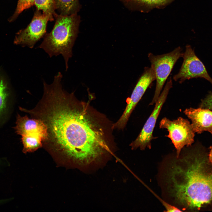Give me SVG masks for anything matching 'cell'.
Wrapping results in <instances>:
<instances>
[{"label":"cell","mask_w":212,"mask_h":212,"mask_svg":"<svg viewBox=\"0 0 212 212\" xmlns=\"http://www.w3.org/2000/svg\"><path fill=\"white\" fill-rule=\"evenodd\" d=\"M172 87L171 77L168 80L157 102L151 115L147 120L139 135L131 144L132 148H139L143 150L146 148L150 149L151 141L154 139L153 132L157 119L162 107L166 99L169 91Z\"/></svg>","instance_id":"8992f818"},{"label":"cell","mask_w":212,"mask_h":212,"mask_svg":"<svg viewBox=\"0 0 212 212\" xmlns=\"http://www.w3.org/2000/svg\"><path fill=\"white\" fill-rule=\"evenodd\" d=\"M163 203L166 210L165 211L171 212H181L182 211L177 207L167 203L166 202H163Z\"/></svg>","instance_id":"d6986e66"},{"label":"cell","mask_w":212,"mask_h":212,"mask_svg":"<svg viewBox=\"0 0 212 212\" xmlns=\"http://www.w3.org/2000/svg\"><path fill=\"white\" fill-rule=\"evenodd\" d=\"M55 11L62 15L77 14L81 6L79 0H54Z\"/></svg>","instance_id":"4fadbf2b"},{"label":"cell","mask_w":212,"mask_h":212,"mask_svg":"<svg viewBox=\"0 0 212 212\" xmlns=\"http://www.w3.org/2000/svg\"><path fill=\"white\" fill-rule=\"evenodd\" d=\"M8 95L7 83L4 78L0 77V112L6 106V101Z\"/></svg>","instance_id":"e0dca14e"},{"label":"cell","mask_w":212,"mask_h":212,"mask_svg":"<svg viewBox=\"0 0 212 212\" xmlns=\"http://www.w3.org/2000/svg\"><path fill=\"white\" fill-rule=\"evenodd\" d=\"M182 57L183 62L179 72L173 79L182 83L185 80L198 77L203 78L212 85V79L210 77L202 62L195 54L194 50L189 45H187Z\"/></svg>","instance_id":"ba28073f"},{"label":"cell","mask_w":212,"mask_h":212,"mask_svg":"<svg viewBox=\"0 0 212 212\" xmlns=\"http://www.w3.org/2000/svg\"><path fill=\"white\" fill-rule=\"evenodd\" d=\"M184 113L191 120L195 132L200 133L206 131L212 133V111L207 109L190 108L186 109Z\"/></svg>","instance_id":"8fae6325"},{"label":"cell","mask_w":212,"mask_h":212,"mask_svg":"<svg viewBox=\"0 0 212 212\" xmlns=\"http://www.w3.org/2000/svg\"><path fill=\"white\" fill-rule=\"evenodd\" d=\"M173 161L167 172L170 193L186 208L212 204V170L205 158L188 155Z\"/></svg>","instance_id":"7a4b0ae2"},{"label":"cell","mask_w":212,"mask_h":212,"mask_svg":"<svg viewBox=\"0 0 212 212\" xmlns=\"http://www.w3.org/2000/svg\"><path fill=\"white\" fill-rule=\"evenodd\" d=\"M21 140L24 153L34 151L41 147L43 145V139L37 135H28L21 136Z\"/></svg>","instance_id":"5bb4252c"},{"label":"cell","mask_w":212,"mask_h":212,"mask_svg":"<svg viewBox=\"0 0 212 212\" xmlns=\"http://www.w3.org/2000/svg\"><path fill=\"white\" fill-rule=\"evenodd\" d=\"M49 17L41 11L36 10L31 22L26 28L16 34L14 43L32 49L36 43L46 33Z\"/></svg>","instance_id":"52a82bcc"},{"label":"cell","mask_w":212,"mask_h":212,"mask_svg":"<svg viewBox=\"0 0 212 212\" xmlns=\"http://www.w3.org/2000/svg\"><path fill=\"white\" fill-rule=\"evenodd\" d=\"M129 9L146 11L164 7L174 0H120Z\"/></svg>","instance_id":"7c38bea8"},{"label":"cell","mask_w":212,"mask_h":212,"mask_svg":"<svg viewBox=\"0 0 212 212\" xmlns=\"http://www.w3.org/2000/svg\"><path fill=\"white\" fill-rule=\"evenodd\" d=\"M5 201V200H0V203H2L3 202Z\"/></svg>","instance_id":"44dd1931"},{"label":"cell","mask_w":212,"mask_h":212,"mask_svg":"<svg viewBox=\"0 0 212 212\" xmlns=\"http://www.w3.org/2000/svg\"><path fill=\"white\" fill-rule=\"evenodd\" d=\"M16 133L21 136L37 135L41 137L42 142L47 135V127L41 120L35 118L30 119L26 115L22 117L18 114L14 127Z\"/></svg>","instance_id":"30bf717a"},{"label":"cell","mask_w":212,"mask_h":212,"mask_svg":"<svg viewBox=\"0 0 212 212\" xmlns=\"http://www.w3.org/2000/svg\"><path fill=\"white\" fill-rule=\"evenodd\" d=\"M200 107L201 108L212 110V92L203 100Z\"/></svg>","instance_id":"ac0fdd59"},{"label":"cell","mask_w":212,"mask_h":212,"mask_svg":"<svg viewBox=\"0 0 212 212\" xmlns=\"http://www.w3.org/2000/svg\"><path fill=\"white\" fill-rule=\"evenodd\" d=\"M182 49L180 47L168 53L155 55L151 53L148 58L153 69L156 80V85L153 98L149 105H152L157 101L167 79L178 60L182 57Z\"/></svg>","instance_id":"277c9868"},{"label":"cell","mask_w":212,"mask_h":212,"mask_svg":"<svg viewBox=\"0 0 212 212\" xmlns=\"http://www.w3.org/2000/svg\"><path fill=\"white\" fill-rule=\"evenodd\" d=\"M155 80V74L152 67L151 66L145 67L133 90L124 112L114 124L113 128L121 129L125 127L136 106L150 85Z\"/></svg>","instance_id":"9c48e42d"},{"label":"cell","mask_w":212,"mask_h":212,"mask_svg":"<svg viewBox=\"0 0 212 212\" xmlns=\"http://www.w3.org/2000/svg\"><path fill=\"white\" fill-rule=\"evenodd\" d=\"M37 10L47 15L50 21H52L57 14L56 12L54 0H34Z\"/></svg>","instance_id":"9a60e30c"},{"label":"cell","mask_w":212,"mask_h":212,"mask_svg":"<svg viewBox=\"0 0 212 212\" xmlns=\"http://www.w3.org/2000/svg\"><path fill=\"white\" fill-rule=\"evenodd\" d=\"M34 5V0H18L15 12L10 19L13 21L24 10Z\"/></svg>","instance_id":"2e32d148"},{"label":"cell","mask_w":212,"mask_h":212,"mask_svg":"<svg viewBox=\"0 0 212 212\" xmlns=\"http://www.w3.org/2000/svg\"><path fill=\"white\" fill-rule=\"evenodd\" d=\"M209 160L212 164V146L210 147V151L209 154Z\"/></svg>","instance_id":"ffe728a7"},{"label":"cell","mask_w":212,"mask_h":212,"mask_svg":"<svg viewBox=\"0 0 212 212\" xmlns=\"http://www.w3.org/2000/svg\"><path fill=\"white\" fill-rule=\"evenodd\" d=\"M62 75H55L53 82L43 81V93L35 107L21 111L41 120L47 127L42 144L49 145L76 160L90 153L100 140L99 123L87 104L78 100L74 92L63 88Z\"/></svg>","instance_id":"6da1fadb"},{"label":"cell","mask_w":212,"mask_h":212,"mask_svg":"<svg viewBox=\"0 0 212 212\" xmlns=\"http://www.w3.org/2000/svg\"><path fill=\"white\" fill-rule=\"evenodd\" d=\"M55 18L52 29L49 33H46L38 47L43 49L50 57L62 55L67 71L69 59L72 56V48L78 35L80 17L77 14L69 15L57 14Z\"/></svg>","instance_id":"3957f363"},{"label":"cell","mask_w":212,"mask_h":212,"mask_svg":"<svg viewBox=\"0 0 212 212\" xmlns=\"http://www.w3.org/2000/svg\"><path fill=\"white\" fill-rule=\"evenodd\" d=\"M159 127L168 131V134L166 136L170 139L175 146L177 158L185 146L191 145L194 142L195 132L191 124L181 117L173 120L164 117L160 121Z\"/></svg>","instance_id":"5b68a950"}]
</instances>
